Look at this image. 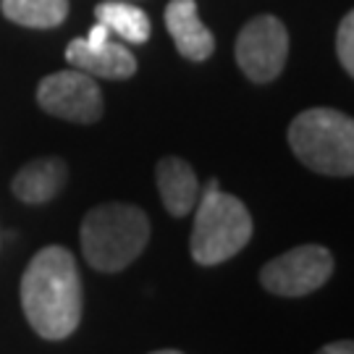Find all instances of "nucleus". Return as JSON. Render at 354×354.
<instances>
[{"instance_id":"1","label":"nucleus","mask_w":354,"mask_h":354,"mask_svg":"<svg viewBox=\"0 0 354 354\" xmlns=\"http://www.w3.org/2000/svg\"><path fill=\"white\" fill-rule=\"evenodd\" d=\"M21 310L35 333L48 342H64L79 328L84 310L82 276L66 247H42L29 260L21 276Z\"/></svg>"},{"instance_id":"2","label":"nucleus","mask_w":354,"mask_h":354,"mask_svg":"<svg viewBox=\"0 0 354 354\" xmlns=\"http://www.w3.org/2000/svg\"><path fill=\"white\" fill-rule=\"evenodd\" d=\"M82 254L100 273L127 270L150 241V218L137 205L105 203L92 207L79 231Z\"/></svg>"},{"instance_id":"3","label":"nucleus","mask_w":354,"mask_h":354,"mask_svg":"<svg viewBox=\"0 0 354 354\" xmlns=\"http://www.w3.org/2000/svg\"><path fill=\"white\" fill-rule=\"evenodd\" d=\"M252 215L239 197L218 189V181L205 187L194 226H192L189 252L197 266L213 268L226 263L247 247L252 239Z\"/></svg>"},{"instance_id":"4","label":"nucleus","mask_w":354,"mask_h":354,"mask_svg":"<svg viewBox=\"0 0 354 354\" xmlns=\"http://www.w3.org/2000/svg\"><path fill=\"white\" fill-rule=\"evenodd\" d=\"M289 145L297 160L323 176L354 174V121L333 108H310L289 124Z\"/></svg>"},{"instance_id":"5","label":"nucleus","mask_w":354,"mask_h":354,"mask_svg":"<svg viewBox=\"0 0 354 354\" xmlns=\"http://www.w3.org/2000/svg\"><path fill=\"white\" fill-rule=\"evenodd\" d=\"M333 273V254L323 244H302L273 257L260 270V283L276 297H307Z\"/></svg>"},{"instance_id":"6","label":"nucleus","mask_w":354,"mask_h":354,"mask_svg":"<svg viewBox=\"0 0 354 354\" xmlns=\"http://www.w3.org/2000/svg\"><path fill=\"white\" fill-rule=\"evenodd\" d=\"M236 64L244 76L254 84H268L281 76L289 55V35L286 26L276 16H254L236 37Z\"/></svg>"},{"instance_id":"7","label":"nucleus","mask_w":354,"mask_h":354,"mask_svg":"<svg viewBox=\"0 0 354 354\" xmlns=\"http://www.w3.org/2000/svg\"><path fill=\"white\" fill-rule=\"evenodd\" d=\"M37 102L45 113L71 124H95L102 118V92L95 76L84 71H55L37 87Z\"/></svg>"},{"instance_id":"8","label":"nucleus","mask_w":354,"mask_h":354,"mask_svg":"<svg viewBox=\"0 0 354 354\" xmlns=\"http://www.w3.org/2000/svg\"><path fill=\"white\" fill-rule=\"evenodd\" d=\"M66 61L71 68L100 79H129L137 74V58L129 48L105 39L102 45H89L84 37L71 39L66 48Z\"/></svg>"},{"instance_id":"9","label":"nucleus","mask_w":354,"mask_h":354,"mask_svg":"<svg viewBox=\"0 0 354 354\" xmlns=\"http://www.w3.org/2000/svg\"><path fill=\"white\" fill-rule=\"evenodd\" d=\"M165 29L187 61H207L215 50L213 32L203 24L194 0H171L165 6Z\"/></svg>"},{"instance_id":"10","label":"nucleus","mask_w":354,"mask_h":354,"mask_svg":"<svg viewBox=\"0 0 354 354\" xmlns=\"http://www.w3.org/2000/svg\"><path fill=\"white\" fill-rule=\"evenodd\" d=\"M68 181V168L61 158H37L19 168L11 181V192L19 203L45 205L58 197Z\"/></svg>"},{"instance_id":"11","label":"nucleus","mask_w":354,"mask_h":354,"mask_svg":"<svg viewBox=\"0 0 354 354\" xmlns=\"http://www.w3.org/2000/svg\"><path fill=\"white\" fill-rule=\"evenodd\" d=\"M155 181H158V192L163 200L165 210L174 218H184L194 210V205L200 200V184H197V174L184 158H163L158 168H155Z\"/></svg>"},{"instance_id":"12","label":"nucleus","mask_w":354,"mask_h":354,"mask_svg":"<svg viewBox=\"0 0 354 354\" xmlns=\"http://www.w3.org/2000/svg\"><path fill=\"white\" fill-rule=\"evenodd\" d=\"M3 16L29 29H55L68 16V0H0Z\"/></svg>"},{"instance_id":"13","label":"nucleus","mask_w":354,"mask_h":354,"mask_svg":"<svg viewBox=\"0 0 354 354\" xmlns=\"http://www.w3.org/2000/svg\"><path fill=\"white\" fill-rule=\"evenodd\" d=\"M95 16H97V24L108 26V32L118 35L127 42H134V45H142L150 39V19L147 13L131 6V3H118V0H108V3H100L95 8Z\"/></svg>"},{"instance_id":"14","label":"nucleus","mask_w":354,"mask_h":354,"mask_svg":"<svg viewBox=\"0 0 354 354\" xmlns=\"http://www.w3.org/2000/svg\"><path fill=\"white\" fill-rule=\"evenodd\" d=\"M336 55L344 71L352 76L354 74V13H346L339 24L336 32Z\"/></svg>"},{"instance_id":"15","label":"nucleus","mask_w":354,"mask_h":354,"mask_svg":"<svg viewBox=\"0 0 354 354\" xmlns=\"http://www.w3.org/2000/svg\"><path fill=\"white\" fill-rule=\"evenodd\" d=\"M315 354H354V344L352 342H333L323 349H317Z\"/></svg>"},{"instance_id":"16","label":"nucleus","mask_w":354,"mask_h":354,"mask_svg":"<svg viewBox=\"0 0 354 354\" xmlns=\"http://www.w3.org/2000/svg\"><path fill=\"white\" fill-rule=\"evenodd\" d=\"M111 37V32H108V26H102V24H97V26H92L89 29V35L84 39H87L89 45H102L105 39Z\"/></svg>"},{"instance_id":"17","label":"nucleus","mask_w":354,"mask_h":354,"mask_svg":"<svg viewBox=\"0 0 354 354\" xmlns=\"http://www.w3.org/2000/svg\"><path fill=\"white\" fill-rule=\"evenodd\" d=\"M150 354H181V352H176V349H160V352H150Z\"/></svg>"}]
</instances>
